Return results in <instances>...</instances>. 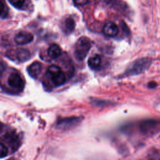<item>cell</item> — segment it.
I'll use <instances>...</instances> for the list:
<instances>
[{"label": "cell", "instance_id": "1", "mask_svg": "<svg viewBox=\"0 0 160 160\" xmlns=\"http://www.w3.org/2000/svg\"><path fill=\"white\" fill-rule=\"evenodd\" d=\"M152 60L149 58H141L132 62L126 68L123 76L138 75L147 71L151 65Z\"/></svg>", "mask_w": 160, "mask_h": 160}, {"label": "cell", "instance_id": "2", "mask_svg": "<svg viewBox=\"0 0 160 160\" xmlns=\"http://www.w3.org/2000/svg\"><path fill=\"white\" fill-rule=\"evenodd\" d=\"M139 129L141 133L146 137L154 136L160 132V120H143L139 124Z\"/></svg>", "mask_w": 160, "mask_h": 160}, {"label": "cell", "instance_id": "3", "mask_svg": "<svg viewBox=\"0 0 160 160\" xmlns=\"http://www.w3.org/2000/svg\"><path fill=\"white\" fill-rule=\"evenodd\" d=\"M91 48V43L88 38L84 36L80 38L75 44L74 52L75 58L79 61H83L86 58Z\"/></svg>", "mask_w": 160, "mask_h": 160}, {"label": "cell", "instance_id": "4", "mask_svg": "<svg viewBox=\"0 0 160 160\" xmlns=\"http://www.w3.org/2000/svg\"><path fill=\"white\" fill-rule=\"evenodd\" d=\"M47 72L51 81L56 86H59L65 83V74L58 66L51 65L48 68Z\"/></svg>", "mask_w": 160, "mask_h": 160}, {"label": "cell", "instance_id": "5", "mask_svg": "<svg viewBox=\"0 0 160 160\" xmlns=\"http://www.w3.org/2000/svg\"><path fill=\"white\" fill-rule=\"evenodd\" d=\"M6 56L9 59H14L18 62H22L28 61L30 58L31 54L28 49L21 48L15 50L14 52L9 51V53H6Z\"/></svg>", "mask_w": 160, "mask_h": 160}, {"label": "cell", "instance_id": "6", "mask_svg": "<svg viewBox=\"0 0 160 160\" xmlns=\"http://www.w3.org/2000/svg\"><path fill=\"white\" fill-rule=\"evenodd\" d=\"M81 119L80 117H68L59 119L56 125L57 128L59 129H68L78 124L81 122Z\"/></svg>", "mask_w": 160, "mask_h": 160}, {"label": "cell", "instance_id": "7", "mask_svg": "<svg viewBox=\"0 0 160 160\" xmlns=\"http://www.w3.org/2000/svg\"><path fill=\"white\" fill-rule=\"evenodd\" d=\"M8 83L11 88L18 90H22L24 86V82L22 78L16 72H12L9 75Z\"/></svg>", "mask_w": 160, "mask_h": 160}, {"label": "cell", "instance_id": "8", "mask_svg": "<svg viewBox=\"0 0 160 160\" xmlns=\"http://www.w3.org/2000/svg\"><path fill=\"white\" fill-rule=\"evenodd\" d=\"M33 35L27 31H20L15 36L14 41L17 44L25 45L32 41Z\"/></svg>", "mask_w": 160, "mask_h": 160}, {"label": "cell", "instance_id": "9", "mask_svg": "<svg viewBox=\"0 0 160 160\" xmlns=\"http://www.w3.org/2000/svg\"><path fill=\"white\" fill-rule=\"evenodd\" d=\"M102 32L107 36L114 37L119 32V28L114 22H108L104 25Z\"/></svg>", "mask_w": 160, "mask_h": 160}, {"label": "cell", "instance_id": "10", "mask_svg": "<svg viewBox=\"0 0 160 160\" xmlns=\"http://www.w3.org/2000/svg\"><path fill=\"white\" fill-rule=\"evenodd\" d=\"M42 70V64L38 61H34L27 68V71L29 75L34 78L36 79L40 75Z\"/></svg>", "mask_w": 160, "mask_h": 160}, {"label": "cell", "instance_id": "11", "mask_svg": "<svg viewBox=\"0 0 160 160\" xmlns=\"http://www.w3.org/2000/svg\"><path fill=\"white\" fill-rule=\"evenodd\" d=\"M88 64L89 67L93 70L98 69L101 64V57L99 54H94L88 59Z\"/></svg>", "mask_w": 160, "mask_h": 160}, {"label": "cell", "instance_id": "12", "mask_svg": "<svg viewBox=\"0 0 160 160\" xmlns=\"http://www.w3.org/2000/svg\"><path fill=\"white\" fill-rule=\"evenodd\" d=\"M62 50L57 44H52L48 49V54L51 59H56L61 54Z\"/></svg>", "mask_w": 160, "mask_h": 160}, {"label": "cell", "instance_id": "13", "mask_svg": "<svg viewBox=\"0 0 160 160\" xmlns=\"http://www.w3.org/2000/svg\"><path fill=\"white\" fill-rule=\"evenodd\" d=\"M75 28V22L71 18H66L62 24V31L66 34H71Z\"/></svg>", "mask_w": 160, "mask_h": 160}, {"label": "cell", "instance_id": "14", "mask_svg": "<svg viewBox=\"0 0 160 160\" xmlns=\"http://www.w3.org/2000/svg\"><path fill=\"white\" fill-rule=\"evenodd\" d=\"M9 3L14 8L20 9L25 10L28 7V0H8Z\"/></svg>", "mask_w": 160, "mask_h": 160}, {"label": "cell", "instance_id": "15", "mask_svg": "<svg viewBox=\"0 0 160 160\" xmlns=\"http://www.w3.org/2000/svg\"><path fill=\"white\" fill-rule=\"evenodd\" d=\"M4 138L6 139V140L8 141V142L9 144H12L15 148L16 146H18L19 144V141L18 139V136L14 132H9L6 133V135L4 136Z\"/></svg>", "mask_w": 160, "mask_h": 160}, {"label": "cell", "instance_id": "16", "mask_svg": "<svg viewBox=\"0 0 160 160\" xmlns=\"http://www.w3.org/2000/svg\"><path fill=\"white\" fill-rule=\"evenodd\" d=\"M1 17L2 19L6 18L8 15V8L4 0H1Z\"/></svg>", "mask_w": 160, "mask_h": 160}, {"label": "cell", "instance_id": "17", "mask_svg": "<svg viewBox=\"0 0 160 160\" xmlns=\"http://www.w3.org/2000/svg\"><path fill=\"white\" fill-rule=\"evenodd\" d=\"M0 154H1V158H5L8 154V148L2 142L0 144Z\"/></svg>", "mask_w": 160, "mask_h": 160}, {"label": "cell", "instance_id": "18", "mask_svg": "<svg viewBox=\"0 0 160 160\" xmlns=\"http://www.w3.org/2000/svg\"><path fill=\"white\" fill-rule=\"evenodd\" d=\"M89 0H74V2L77 6H83L88 3Z\"/></svg>", "mask_w": 160, "mask_h": 160}, {"label": "cell", "instance_id": "19", "mask_svg": "<svg viewBox=\"0 0 160 160\" xmlns=\"http://www.w3.org/2000/svg\"><path fill=\"white\" fill-rule=\"evenodd\" d=\"M156 86H157V84L154 81H151L148 84V86L150 88H154L155 87H156Z\"/></svg>", "mask_w": 160, "mask_h": 160}]
</instances>
